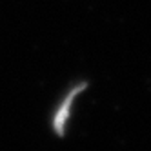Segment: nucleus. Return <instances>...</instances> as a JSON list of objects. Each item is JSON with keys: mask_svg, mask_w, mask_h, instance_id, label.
Wrapping results in <instances>:
<instances>
[{"mask_svg": "<svg viewBox=\"0 0 151 151\" xmlns=\"http://www.w3.org/2000/svg\"><path fill=\"white\" fill-rule=\"evenodd\" d=\"M84 88H86V86H80V88L73 89V93L68 96L66 100H64V106L58 109V113H57V116H55V129H57L58 135H64V126H66V120H68V116H69V107H71V102H73V99H75V95L80 93Z\"/></svg>", "mask_w": 151, "mask_h": 151, "instance_id": "obj_1", "label": "nucleus"}]
</instances>
